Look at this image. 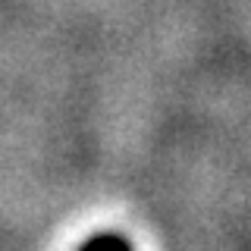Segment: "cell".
Listing matches in <instances>:
<instances>
[{"instance_id": "cell-1", "label": "cell", "mask_w": 251, "mask_h": 251, "mask_svg": "<svg viewBox=\"0 0 251 251\" xmlns=\"http://www.w3.org/2000/svg\"><path fill=\"white\" fill-rule=\"evenodd\" d=\"M78 251H132V242L123 239V235H116V232H104V235L88 239Z\"/></svg>"}]
</instances>
